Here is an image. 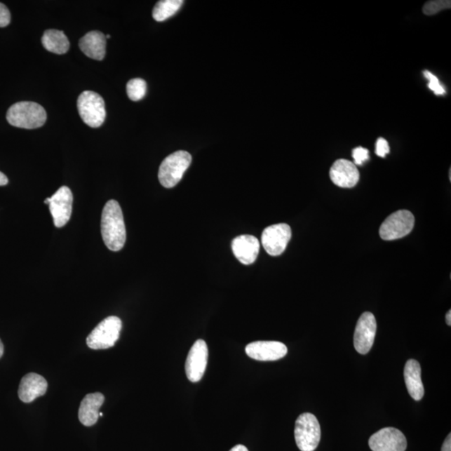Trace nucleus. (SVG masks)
<instances>
[{"label": "nucleus", "instance_id": "obj_1", "mask_svg": "<svg viewBox=\"0 0 451 451\" xmlns=\"http://www.w3.org/2000/svg\"><path fill=\"white\" fill-rule=\"evenodd\" d=\"M102 235L105 244L112 252L123 248L126 231L121 206L115 200L107 201L102 216Z\"/></svg>", "mask_w": 451, "mask_h": 451}, {"label": "nucleus", "instance_id": "obj_2", "mask_svg": "<svg viewBox=\"0 0 451 451\" xmlns=\"http://www.w3.org/2000/svg\"><path fill=\"white\" fill-rule=\"evenodd\" d=\"M7 121L13 126L24 129H36L45 125L46 109L41 105L22 102L13 105L7 112Z\"/></svg>", "mask_w": 451, "mask_h": 451}, {"label": "nucleus", "instance_id": "obj_3", "mask_svg": "<svg viewBox=\"0 0 451 451\" xmlns=\"http://www.w3.org/2000/svg\"><path fill=\"white\" fill-rule=\"evenodd\" d=\"M191 156L185 151H178L166 157L161 164L159 179L161 185L172 188L182 180L184 173L189 168Z\"/></svg>", "mask_w": 451, "mask_h": 451}, {"label": "nucleus", "instance_id": "obj_4", "mask_svg": "<svg viewBox=\"0 0 451 451\" xmlns=\"http://www.w3.org/2000/svg\"><path fill=\"white\" fill-rule=\"evenodd\" d=\"M295 436L297 447L301 451H314L321 439V428L313 414L304 413L295 423Z\"/></svg>", "mask_w": 451, "mask_h": 451}, {"label": "nucleus", "instance_id": "obj_5", "mask_svg": "<svg viewBox=\"0 0 451 451\" xmlns=\"http://www.w3.org/2000/svg\"><path fill=\"white\" fill-rule=\"evenodd\" d=\"M77 108L82 121L92 128H97L106 120L107 112L104 100L94 91L83 92L79 96Z\"/></svg>", "mask_w": 451, "mask_h": 451}, {"label": "nucleus", "instance_id": "obj_6", "mask_svg": "<svg viewBox=\"0 0 451 451\" xmlns=\"http://www.w3.org/2000/svg\"><path fill=\"white\" fill-rule=\"evenodd\" d=\"M121 328L122 322L119 318L109 316L105 318L87 337V345L95 350L112 348L119 339Z\"/></svg>", "mask_w": 451, "mask_h": 451}, {"label": "nucleus", "instance_id": "obj_7", "mask_svg": "<svg viewBox=\"0 0 451 451\" xmlns=\"http://www.w3.org/2000/svg\"><path fill=\"white\" fill-rule=\"evenodd\" d=\"M415 226V217L407 210H400L385 219L379 229L380 238L392 241L404 238L410 234Z\"/></svg>", "mask_w": 451, "mask_h": 451}, {"label": "nucleus", "instance_id": "obj_8", "mask_svg": "<svg viewBox=\"0 0 451 451\" xmlns=\"http://www.w3.org/2000/svg\"><path fill=\"white\" fill-rule=\"evenodd\" d=\"M291 236V227L285 223L271 225L262 234V244L269 255L279 256L285 251Z\"/></svg>", "mask_w": 451, "mask_h": 451}, {"label": "nucleus", "instance_id": "obj_9", "mask_svg": "<svg viewBox=\"0 0 451 451\" xmlns=\"http://www.w3.org/2000/svg\"><path fill=\"white\" fill-rule=\"evenodd\" d=\"M377 323L375 315L370 312L363 313L358 318L354 335V345L356 351L366 354L370 351L375 342Z\"/></svg>", "mask_w": 451, "mask_h": 451}, {"label": "nucleus", "instance_id": "obj_10", "mask_svg": "<svg viewBox=\"0 0 451 451\" xmlns=\"http://www.w3.org/2000/svg\"><path fill=\"white\" fill-rule=\"evenodd\" d=\"M208 360V348L203 339L196 340L191 346L187 358L185 370L187 377L192 383L203 379Z\"/></svg>", "mask_w": 451, "mask_h": 451}, {"label": "nucleus", "instance_id": "obj_11", "mask_svg": "<svg viewBox=\"0 0 451 451\" xmlns=\"http://www.w3.org/2000/svg\"><path fill=\"white\" fill-rule=\"evenodd\" d=\"M370 447L373 451H405L406 438L398 429L384 428L370 438Z\"/></svg>", "mask_w": 451, "mask_h": 451}, {"label": "nucleus", "instance_id": "obj_12", "mask_svg": "<svg viewBox=\"0 0 451 451\" xmlns=\"http://www.w3.org/2000/svg\"><path fill=\"white\" fill-rule=\"evenodd\" d=\"M49 207L55 226L62 227L71 219L72 213L73 195L68 187H61L51 196Z\"/></svg>", "mask_w": 451, "mask_h": 451}, {"label": "nucleus", "instance_id": "obj_13", "mask_svg": "<svg viewBox=\"0 0 451 451\" xmlns=\"http://www.w3.org/2000/svg\"><path fill=\"white\" fill-rule=\"evenodd\" d=\"M245 351L257 361H276L287 356L288 348L278 341H257L248 344Z\"/></svg>", "mask_w": 451, "mask_h": 451}, {"label": "nucleus", "instance_id": "obj_14", "mask_svg": "<svg viewBox=\"0 0 451 451\" xmlns=\"http://www.w3.org/2000/svg\"><path fill=\"white\" fill-rule=\"evenodd\" d=\"M330 176L336 186L343 188H352L360 181V173L356 166L351 161L339 159L332 164Z\"/></svg>", "mask_w": 451, "mask_h": 451}, {"label": "nucleus", "instance_id": "obj_15", "mask_svg": "<svg viewBox=\"0 0 451 451\" xmlns=\"http://www.w3.org/2000/svg\"><path fill=\"white\" fill-rule=\"evenodd\" d=\"M234 256L244 265H250L256 261L260 250V241L251 235H241L231 243Z\"/></svg>", "mask_w": 451, "mask_h": 451}, {"label": "nucleus", "instance_id": "obj_16", "mask_svg": "<svg viewBox=\"0 0 451 451\" xmlns=\"http://www.w3.org/2000/svg\"><path fill=\"white\" fill-rule=\"evenodd\" d=\"M48 383L45 378L36 373H29L21 379L19 397L24 403H32L36 398L45 396Z\"/></svg>", "mask_w": 451, "mask_h": 451}, {"label": "nucleus", "instance_id": "obj_17", "mask_svg": "<svg viewBox=\"0 0 451 451\" xmlns=\"http://www.w3.org/2000/svg\"><path fill=\"white\" fill-rule=\"evenodd\" d=\"M105 402L102 393H88L81 401L79 409V419L85 426H92L97 422L99 410Z\"/></svg>", "mask_w": 451, "mask_h": 451}, {"label": "nucleus", "instance_id": "obj_18", "mask_svg": "<svg viewBox=\"0 0 451 451\" xmlns=\"http://www.w3.org/2000/svg\"><path fill=\"white\" fill-rule=\"evenodd\" d=\"M407 391L415 400H422L424 395V389L422 379V367L415 360L406 362L404 370Z\"/></svg>", "mask_w": 451, "mask_h": 451}, {"label": "nucleus", "instance_id": "obj_19", "mask_svg": "<svg viewBox=\"0 0 451 451\" xmlns=\"http://www.w3.org/2000/svg\"><path fill=\"white\" fill-rule=\"evenodd\" d=\"M107 39L104 34L99 32L87 33L81 39L79 46L81 51L89 58L102 60L106 55Z\"/></svg>", "mask_w": 451, "mask_h": 451}, {"label": "nucleus", "instance_id": "obj_20", "mask_svg": "<svg viewBox=\"0 0 451 451\" xmlns=\"http://www.w3.org/2000/svg\"><path fill=\"white\" fill-rule=\"evenodd\" d=\"M42 45L46 50L57 55L65 54L69 49L68 38L57 29H48L43 33Z\"/></svg>", "mask_w": 451, "mask_h": 451}, {"label": "nucleus", "instance_id": "obj_21", "mask_svg": "<svg viewBox=\"0 0 451 451\" xmlns=\"http://www.w3.org/2000/svg\"><path fill=\"white\" fill-rule=\"evenodd\" d=\"M182 4V0H161L157 2L152 12L153 19L157 22L169 19L180 10Z\"/></svg>", "mask_w": 451, "mask_h": 451}, {"label": "nucleus", "instance_id": "obj_22", "mask_svg": "<svg viewBox=\"0 0 451 451\" xmlns=\"http://www.w3.org/2000/svg\"><path fill=\"white\" fill-rule=\"evenodd\" d=\"M127 95L133 102H138L147 94V82L143 79L135 78L127 83Z\"/></svg>", "mask_w": 451, "mask_h": 451}, {"label": "nucleus", "instance_id": "obj_23", "mask_svg": "<svg viewBox=\"0 0 451 451\" xmlns=\"http://www.w3.org/2000/svg\"><path fill=\"white\" fill-rule=\"evenodd\" d=\"M451 1L450 0H436V1H429L424 4L423 12L426 15H433L445 8H450Z\"/></svg>", "mask_w": 451, "mask_h": 451}, {"label": "nucleus", "instance_id": "obj_24", "mask_svg": "<svg viewBox=\"0 0 451 451\" xmlns=\"http://www.w3.org/2000/svg\"><path fill=\"white\" fill-rule=\"evenodd\" d=\"M424 77L429 80V88H430L433 93L436 95H442L445 93V90L444 87L440 83V81L438 80V78L436 76H433L430 72H424Z\"/></svg>", "mask_w": 451, "mask_h": 451}, {"label": "nucleus", "instance_id": "obj_25", "mask_svg": "<svg viewBox=\"0 0 451 451\" xmlns=\"http://www.w3.org/2000/svg\"><path fill=\"white\" fill-rule=\"evenodd\" d=\"M369 150L363 147H357L353 150V159L354 165H363L369 160Z\"/></svg>", "mask_w": 451, "mask_h": 451}, {"label": "nucleus", "instance_id": "obj_26", "mask_svg": "<svg viewBox=\"0 0 451 451\" xmlns=\"http://www.w3.org/2000/svg\"><path fill=\"white\" fill-rule=\"evenodd\" d=\"M389 146L386 140L384 138H379L377 142H376L375 153L376 155L380 157H385L389 153Z\"/></svg>", "mask_w": 451, "mask_h": 451}, {"label": "nucleus", "instance_id": "obj_27", "mask_svg": "<svg viewBox=\"0 0 451 451\" xmlns=\"http://www.w3.org/2000/svg\"><path fill=\"white\" fill-rule=\"evenodd\" d=\"M11 20V12L4 4L0 3V27H6Z\"/></svg>", "mask_w": 451, "mask_h": 451}, {"label": "nucleus", "instance_id": "obj_28", "mask_svg": "<svg viewBox=\"0 0 451 451\" xmlns=\"http://www.w3.org/2000/svg\"><path fill=\"white\" fill-rule=\"evenodd\" d=\"M441 451H451V435L449 433L448 436L442 445Z\"/></svg>", "mask_w": 451, "mask_h": 451}, {"label": "nucleus", "instance_id": "obj_29", "mask_svg": "<svg viewBox=\"0 0 451 451\" xmlns=\"http://www.w3.org/2000/svg\"><path fill=\"white\" fill-rule=\"evenodd\" d=\"M8 182V177L3 173L0 172V187L7 185Z\"/></svg>", "mask_w": 451, "mask_h": 451}, {"label": "nucleus", "instance_id": "obj_30", "mask_svg": "<svg viewBox=\"0 0 451 451\" xmlns=\"http://www.w3.org/2000/svg\"><path fill=\"white\" fill-rule=\"evenodd\" d=\"M230 451H248V450L246 446H244L243 445H238L234 446V448H231Z\"/></svg>", "mask_w": 451, "mask_h": 451}, {"label": "nucleus", "instance_id": "obj_31", "mask_svg": "<svg viewBox=\"0 0 451 451\" xmlns=\"http://www.w3.org/2000/svg\"><path fill=\"white\" fill-rule=\"evenodd\" d=\"M445 321H446V323H447V325L450 326L451 325V311L450 310H449L448 313L446 314L445 315Z\"/></svg>", "mask_w": 451, "mask_h": 451}, {"label": "nucleus", "instance_id": "obj_32", "mask_svg": "<svg viewBox=\"0 0 451 451\" xmlns=\"http://www.w3.org/2000/svg\"><path fill=\"white\" fill-rule=\"evenodd\" d=\"M4 344H3V343H2L1 339H0V358H1V357L3 356V354H4Z\"/></svg>", "mask_w": 451, "mask_h": 451}, {"label": "nucleus", "instance_id": "obj_33", "mask_svg": "<svg viewBox=\"0 0 451 451\" xmlns=\"http://www.w3.org/2000/svg\"><path fill=\"white\" fill-rule=\"evenodd\" d=\"M102 416H103V414H102V413H100V417H102Z\"/></svg>", "mask_w": 451, "mask_h": 451}, {"label": "nucleus", "instance_id": "obj_34", "mask_svg": "<svg viewBox=\"0 0 451 451\" xmlns=\"http://www.w3.org/2000/svg\"><path fill=\"white\" fill-rule=\"evenodd\" d=\"M106 38H107V39L111 38V36H109V34H107V36H106Z\"/></svg>", "mask_w": 451, "mask_h": 451}]
</instances>
